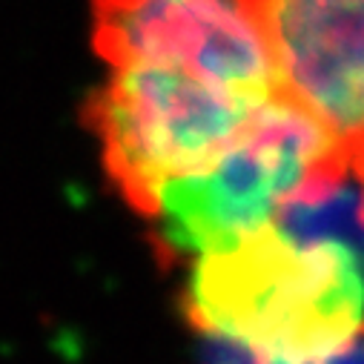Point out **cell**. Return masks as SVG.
<instances>
[{
  "instance_id": "1",
  "label": "cell",
  "mask_w": 364,
  "mask_h": 364,
  "mask_svg": "<svg viewBox=\"0 0 364 364\" xmlns=\"http://www.w3.org/2000/svg\"><path fill=\"white\" fill-rule=\"evenodd\" d=\"M184 307L218 347L324 364L364 344V181L324 169L269 224L193 261Z\"/></svg>"
},
{
  "instance_id": "2",
  "label": "cell",
  "mask_w": 364,
  "mask_h": 364,
  "mask_svg": "<svg viewBox=\"0 0 364 364\" xmlns=\"http://www.w3.org/2000/svg\"><path fill=\"white\" fill-rule=\"evenodd\" d=\"M341 164H350L347 149L282 95L210 166L158 187L141 218L164 261H198L269 224L316 175Z\"/></svg>"
},
{
  "instance_id": "3",
  "label": "cell",
  "mask_w": 364,
  "mask_h": 364,
  "mask_svg": "<svg viewBox=\"0 0 364 364\" xmlns=\"http://www.w3.org/2000/svg\"><path fill=\"white\" fill-rule=\"evenodd\" d=\"M269 104L204 77L127 66L86 98L83 124L112 187L144 215L158 187L210 166Z\"/></svg>"
},
{
  "instance_id": "4",
  "label": "cell",
  "mask_w": 364,
  "mask_h": 364,
  "mask_svg": "<svg viewBox=\"0 0 364 364\" xmlns=\"http://www.w3.org/2000/svg\"><path fill=\"white\" fill-rule=\"evenodd\" d=\"M92 49L109 69L181 72L258 101L287 95L267 0H92Z\"/></svg>"
},
{
  "instance_id": "5",
  "label": "cell",
  "mask_w": 364,
  "mask_h": 364,
  "mask_svg": "<svg viewBox=\"0 0 364 364\" xmlns=\"http://www.w3.org/2000/svg\"><path fill=\"white\" fill-rule=\"evenodd\" d=\"M287 98L350 155L364 132V0H267Z\"/></svg>"
},
{
  "instance_id": "6",
  "label": "cell",
  "mask_w": 364,
  "mask_h": 364,
  "mask_svg": "<svg viewBox=\"0 0 364 364\" xmlns=\"http://www.w3.org/2000/svg\"><path fill=\"white\" fill-rule=\"evenodd\" d=\"M364 344H358V347H353V350H347L344 355H338V358H330V361H324V364H364V350H361ZM230 350V347H227ZM244 364H264V361H255L252 355H247V353H238V350H232ZM232 364V361H230Z\"/></svg>"
},
{
  "instance_id": "7",
  "label": "cell",
  "mask_w": 364,
  "mask_h": 364,
  "mask_svg": "<svg viewBox=\"0 0 364 364\" xmlns=\"http://www.w3.org/2000/svg\"><path fill=\"white\" fill-rule=\"evenodd\" d=\"M350 166H353V172L364 181V132L353 141V146H350Z\"/></svg>"
}]
</instances>
